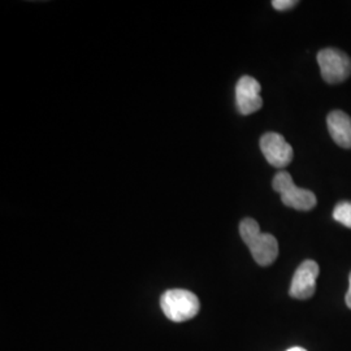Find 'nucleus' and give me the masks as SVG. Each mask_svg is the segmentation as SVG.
Returning a JSON list of instances; mask_svg holds the SVG:
<instances>
[{"instance_id": "obj_4", "label": "nucleus", "mask_w": 351, "mask_h": 351, "mask_svg": "<svg viewBox=\"0 0 351 351\" xmlns=\"http://www.w3.org/2000/svg\"><path fill=\"white\" fill-rule=\"evenodd\" d=\"M322 77L328 84H339L351 75V59L337 49H324L317 53Z\"/></svg>"}, {"instance_id": "obj_3", "label": "nucleus", "mask_w": 351, "mask_h": 351, "mask_svg": "<svg viewBox=\"0 0 351 351\" xmlns=\"http://www.w3.org/2000/svg\"><path fill=\"white\" fill-rule=\"evenodd\" d=\"M274 190L280 194L281 201L290 208L298 211H310L316 206L314 193L306 189L298 188L288 172H278L274 177Z\"/></svg>"}, {"instance_id": "obj_9", "label": "nucleus", "mask_w": 351, "mask_h": 351, "mask_svg": "<svg viewBox=\"0 0 351 351\" xmlns=\"http://www.w3.org/2000/svg\"><path fill=\"white\" fill-rule=\"evenodd\" d=\"M333 219L351 229V202H341L333 210Z\"/></svg>"}, {"instance_id": "obj_10", "label": "nucleus", "mask_w": 351, "mask_h": 351, "mask_svg": "<svg viewBox=\"0 0 351 351\" xmlns=\"http://www.w3.org/2000/svg\"><path fill=\"white\" fill-rule=\"evenodd\" d=\"M297 4H298V1H295V0H274L272 1V5L277 11H287Z\"/></svg>"}, {"instance_id": "obj_6", "label": "nucleus", "mask_w": 351, "mask_h": 351, "mask_svg": "<svg viewBox=\"0 0 351 351\" xmlns=\"http://www.w3.org/2000/svg\"><path fill=\"white\" fill-rule=\"evenodd\" d=\"M261 150L267 162L275 168H285L291 163L294 152L293 147L278 133H265L261 138Z\"/></svg>"}, {"instance_id": "obj_1", "label": "nucleus", "mask_w": 351, "mask_h": 351, "mask_svg": "<svg viewBox=\"0 0 351 351\" xmlns=\"http://www.w3.org/2000/svg\"><path fill=\"white\" fill-rule=\"evenodd\" d=\"M241 239L249 247L254 261L262 267L271 265L278 255V242L269 233H262L254 219H243L239 224Z\"/></svg>"}, {"instance_id": "obj_12", "label": "nucleus", "mask_w": 351, "mask_h": 351, "mask_svg": "<svg viewBox=\"0 0 351 351\" xmlns=\"http://www.w3.org/2000/svg\"><path fill=\"white\" fill-rule=\"evenodd\" d=\"M287 351H307L306 349H303V348H291V349H288Z\"/></svg>"}, {"instance_id": "obj_7", "label": "nucleus", "mask_w": 351, "mask_h": 351, "mask_svg": "<svg viewBox=\"0 0 351 351\" xmlns=\"http://www.w3.org/2000/svg\"><path fill=\"white\" fill-rule=\"evenodd\" d=\"M261 84L250 75L241 77L236 86V104L241 114L256 112L263 106Z\"/></svg>"}, {"instance_id": "obj_11", "label": "nucleus", "mask_w": 351, "mask_h": 351, "mask_svg": "<svg viewBox=\"0 0 351 351\" xmlns=\"http://www.w3.org/2000/svg\"><path fill=\"white\" fill-rule=\"evenodd\" d=\"M345 301H346V304H348V307L351 310V274L350 276H349V289H348V293H346V297H345Z\"/></svg>"}, {"instance_id": "obj_8", "label": "nucleus", "mask_w": 351, "mask_h": 351, "mask_svg": "<svg viewBox=\"0 0 351 351\" xmlns=\"http://www.w3.org/2000/svg\"><path fill=\"white\" fill-rule=\"evenodd\" d=\"M326 125L333 141L342 149H351V117L339 110L326 117Z\"/></svg>"}, {"instance_id": "obj_5", "label": "nucleus", "mask_w": 351, "mask_h": 351, "mask_svg": "<svg viewBox=\"0 0 351 351\" xmlns=\"http://www.w3.org/2000/svg\"><path fill=\"white\" fill-rule=\"evenodd\" d=\"M320 268L314 261H304L294 272L289 294L295 300H310L316 290V280Z\"/></svg>"}, {"instance_id": "obj_2", "label": "nucleus", "mask_w": 351, "mask_h": 351, "mask_svg": "<svg viewBox=\"0 0 351 351\" xmlns=\"http://www.w3.org/2000/svg\"><path fill=\"white\" fill-rule=\"evenodd\" d=\"M164 315L175 323L188 322L199 313L201 303L198 297L185 289L167 290L160 298Z\"/></svg>"}]
</instances>
